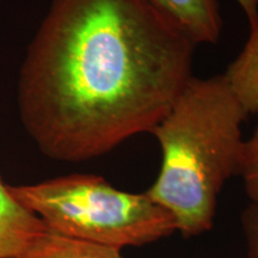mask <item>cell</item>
Wrapping results in <instances>:
<instances>
[{"label": "cell", "mask_w": 258, "mask_h": 258, "mask_svg": "<svg viewBox=\"0 0 258 258\" xmlns=\"http://www.w3.org/2000/svg\"><path fill=\"white\" fill-rule=\"evenodd\" d=\"M240 221L249 258H258V205L250 203L241 213Z\"/></svg>", "instance_id": "obj_9"}, {"label": "cell", "mask_w": 258, "mask_h": 258, "mask_svg": "<svg viewBox=\"0 0 258 258\" xmlns=\"http://www.w3.org/2000/svg\"><path fill=\"white\" fill-rule=\"evenodd\" d=\"M199 44H215L221 37L222 18L218 0H146Z\"/></svg>", "instance_id": "obj_4"}, {"label": "cell", "mask_w": 258, "mask_h": 258, "mask_svg": "<svg viewBox=\"0 0 258 258\" xmlns=\"http://www.w3.org/2000/svg\"><path fill=\"white\" fill-rule=\"evenodd\" d=\"M195 48L146 0H51L19 69L21 123L49 159L104 156L167 114Z\"/></svg>", "instance_id": "obj_1"}, {"label": "cell", "mask_w": 258, "mask_h": 258, "mask_svg": "<svg viewBox=\"0 0 258 258\" xmlns=\"http://www.w3.org/2000/svg\"><path fill=\"white\" fill-rule=\"evenodd\" d=\"M10 258H123L121 250L67 237L48 230L35 235Z\"/></svg>", "instance_id": "obj_6"}, {"label": "cell", "mask_w": 258, "mask_h": 258, "mask_svg": "<svg viewBox=\"0 0 258 258\" xmlns=\"http://www.w3.org/2000/svg\"><path fill=\"white\" fill-rule=\"evenodd\" d=\"M249 22L250 28L258 23V0H235Z\"/></svg>", "instance_id": "obj_10"}, {"label": "cell", "mask_w": 258, "mask_h": 258, "mask_svg": "<svg viewBox=\"0 0 258 258\" xmlns=\"http://www.w3.org/2000/svg\"><path fill=\"white\" fill-rule=\"evenodd\" d=\"M238 176L243 179L245 192L251 203L258 205V114L252 134L244 140Z\"/></svg>", "instance_id": "obj_8"}, {"label": "cell", "mask_w": 258, "mask_h": 258, "mask_svg": "<svg viewBox=\"0 0 258 258\" xmlns=\"http://www.w3.org/2000/svg\"><path fill=\"white\" fill-rule=\"evenodd\" d=\"M247 115L258 114V23L250 28L243 49L222 74Z\"/></svg>", "instance_id": "obj_7"}, {"label": "cell", "mask_w": 258, "mask_h": 258, "mask_svg": "<svg viewBox=\"0 0 258 258\" xmlns=\"http://www.w3.org/2000/svg\"><path fill=\"white\" fill-rule=\"evenodd\" d=\"M9 190L48 230L112 249L144 246L177 232L170 213L146 192L124 191L97 175L73 173Z\"/></svg>", "instance_id": "obj_3"}, {"label": "cell", "mask_w": 258, "mask_h": 258, "mask_svg": "<svg viewBox=\"0 0 258 258\" xmlns=\"http://www.w3.org/2000/svg\"><path fill=\"white\" fill-rule=\"evenodd\" d=\"M247 116L222 74L192 77L151 132L161 165L145 192L170 213L184 238L212 230L219 195L239 172Z\"/></svg>", "instance_id": "obj_2"}, {"label": "cell", "mask_w": 258, "mask_h": 258, "mask_svg": "<svg viewBox=\"0 0 258 258\" xmlns=\"http://www.w3.org/2000/svg\"><path fill=\"white\" fill-rule=\"evenodd\" d=\"M46 230L41 219L10 192L0 178V258H10Z\"/></svg>", "instance_id": "obj_5"}]
</instances>
